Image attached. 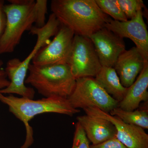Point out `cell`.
Returning <instances> with one entry per match:
<instances>
[{"label":"cell","mask_w":148,"mask_h":148,"mask_svg":"<svg viewBox=\"0 0 148 148\" xmlns=\"http://www.w3.org/2000/svg\"><path fill=\"white\" fill-rule=\"evenodd\" d=\"M3 61L0 60V90L8 87L10 83L5 70L3 68Z\"/></svg>","instance_id":"obj_23"},{"label":"cell","mask_w":148,"mask_h":148,"mask_svg":"<svg viewBox=\"0 0 148 148\" xmlns=\"http://www.w3.org/2000/svg\"><path fill=\"white\" fill-rule=\"evenodd\" d=\"M90 148H127L115 137L96 145H90Z\"/></svg>","instance_id":"obj_21"},{"label":"cell","mask_w":148,"mask_h":148,"mask_svg":"<svg viewBox=\"0 0 148 148\" xmlns=\"http://www.w3.org/2000/svg\"><path fill=\"white\" fill-rule=\"evenodd\" d=\"M94 78L105 91L119 103L123 100L127 88L122 85L114 67H102Z\"/></svg>","instance_id":"obj_15"},{"label":"cell","mask_w":148,"mask_h":148,"mask_svg":"<svg viewBox=\"0 0 148 148\" xmlns=\"http://www.w3.org/2000/svg\"><path fill=\"white\" fill-rule=\"evenodd\" d=\"M36 20L35 27L42 28L45 25L46 14L47 13V0H36L35 1Z\"/></svg>","instance_id":"obj_20"},{"label":"cell","mask_w":148,"mask_h":148,"mask_svg":"<svg viewBox=\"0 0 148 148\" xmlns=\"http://www.w3.org/2000/svg\"><path fill=\"white\" fill-rule=\"evenodd\" d=\"M75 35L72 30L61 24L54 38L39 51L32 64L38 66L68 64Z\"/></svg>","instance_id":"obj_8"},{"label":"cell","mask_w":148,"mask_h":148,"mask_svg":"<svg viewBox=\"0 0 148 148\" xmlns=\"http://www.w3.org/2000/svg\"><path fill=\"white\" fill-rule=\"evenodd\" d=\"M99 8L108 16L116 21H125L128 19L122 10L118 0H95Z\"/></svg>","instance_id":"obj_17"},{"label":"cell","mask_w":148,"mask_h":148,"mask_svg":"<svg viewBox=\"0 0 148 148\" xmlns=\"http://www.w3.org/2000/svg\"><path fill=\"white\" fill-rule=\"evenodd\" d=\"M83 110L86 115L111 122L116 130V137L127 148H148V135L143 128L125 123L119 118L95 107Z\"/></svg>","instance_id":"obj_10"},{"label":"cell","mask_w":148,"mask_h":148,"mask_svg":"<svg viewBox=\"0 0 148 148\" xmlns=\"http://www.w3.org/2000/svg\"><path fill=\"white\" fill-rule=\"evenodd\" d=\"M118 2L128 20L133 18L145 7L142 0H118Z\"/></svg>","instance_id":"obj_18"},{"label":"cell","mask_w":148,"mask_h":148,"mask_svg":"<svg viewBox=\"0 0 148 148\" xmlns=\"http://www.w3.org/2000/svg\"><path fill=\"white\" fill-rule=\"evenodd\" d=\"M61 25L58 19L52 13L42 28L32 27L29 34L36 35L37 37L34 47L23 61L18 58H13L8 61L5 70L10 83L8 87L0 90V93L5 95L17 94L23 98L34 99L35 91L34 88L27 87L25 84L29 65L39 51L50 42L49 38L55 36Z\"/></svg>","instance_id":"obj_3"},{"label":"cell","mask_w":148,"mask_h":148,"mask_svg":"<svg viewBox=\"0 0 148 148\" xmlns=\"http://www.w3.org/2000/svg\"><path fill=\"white\" fill-rule=\"evenodd\" d=\"M105 27L122 38L131 40L148 62V32L143 18V10L136 16L125 21L113 20L110 18Z\"/></svg>","instance_id":"obj_9"},{"label":"cell","mask_w":148,"mask_h":148,"mask_svg":"<svg viewBox=\"0 0 148 148\" xmlns=\"http://www.w3.org/2000/svg\"><path fill=\"white\" fill-rule=\"evenodd\" d=\"M0 101L8 106L9 112L25 126L26 138L20 148H29L34 144V130L29 121L37 115L53 113L72 116L80 112L72 107L68 98L58 96L35 100L0 93Z\"/></svg>","instance_id":"obj_2"},{"label":"cell","mask_w":148,"mask_h":148,"mask_svg":"<svg viewBox=\"0 0 148 148\" xmlns=\"http://www.w3.org/2000/svg\"><path fill=\"white\" fill-rule=\"evenodd\" d=\"M148 62H146L137 79L129 88L118 107L125 111H133L140 107L142 102L148 100Z\"/></svg>","instance_id":"obj_14"},{"label":"cell","mask_w":148,"mask_h":148,"mask_svg":"<svg viewBox=\"0 0 148 148\" xmlns=\"http://www.w3.org/2000/svg\"><path fill=\"white\" fill-rule=\"evenodd\" d=\"M25 84L31 85L45 98L58 96L68 98L76 85L68 64L38 66L31 64Z\"/></svg>","instance_id":"obj_4"},{"label":"cell","mask_w":148,"mask_h":148,"mask_svg":"<svg viewBox=\"0 0 148 148\" xmlns=\"http://www.w3.org/2000/svg\"><path fill=\"white\" fill-rule=\"evenodd\" d=\"M90 143L85 132L78 122L75 124L73 145L71 148H90Z\"/></svg>","instance_id":"obj_19"},{"label":"cell","mask_w":148,"mask_h":148,"mask_svg":"<svg viewBox=\"0 0 148 148\" xmlns=\"http://www.w3.org/2000/svg\"><path fill=\"white\" fill-rule=\"evenodd\" d=\"M109 113L111 115L119 118L127 124L136 125L143 128L148 129V109H137L133 111H125L117 107Z\"/></svg>","instance_id":"obj_16"},{"label":"cell","mask_w":148,"mask_h":148,"mask_svg":"<svg viewBox=\"0 0 148 148\" xmlns=\"http://www.w3.org/2000/svg\"><path fill=\"white\" fill-rule=\"evenodd\" d=\"M4 7L6 23L0 39V54L12 53L24 32L30 31L36 20L34 0H8Z\"/></svg>","instance_id":"obj_5"},{"label":"cell","mask_w":148,"mask_h":148,"mask_svg":"<svg viewBox=\"0 0 148 148\" xmlns=\"http://www.w3.org/2000/svg\"><path fill=\"white\" fill-rule=\"evenodd\" d=\"M91 40L102 67H114L125 49L124 40L106 27L91 35Z\"/></svg>","instance_id":"obj_11"},{"label":"cell","mask_w":148,"mask_h":148,"mask_svg":"<svg viewBox=\"0 0 148 148\" xmlns=\"http://www.w3.org/2000/svg\"><path fill=\"white\" fill-rule=\"evenodd\" d=\"M77 120L92 145H98L116 137L115 127L107 120L86 114L78 116Z\"/></svg>","instance_id":"obj_13"},{"label":"cell","mask_w":148,"mask_h":148,"mask_svg":"<svg viewBox=\"0 0 148 148\" xmlns=\"http://www.w3.org/2000/svg\"><path fill=\"white\" fill-rule=\"evenodd\" d=\"M68 65L76 79L96 76L102 66L89 38L75 35Z\"/></svg>","instance_id":"obj_7"},{"label":"cell","mask_w":148,"mask_h":148,"mask_svg":"<svg viewBox=\"0 0 148 148\" xmlns=\"http://www.w3.org/2000/svg\"><path fill=\"white\" fill-rule=\"evenodd\" d=\"M51 9L61 25L86 38L105 27L110 18L95 0H52Z\"/></svg>","instance_id":"obj_1"},{"label":"cell","mask_w":148,"mask_h":148,"mask_svg":"<svg viewBox=\"0 0 148 148\" xmlns=\"http://www.w3.org/2000/svg\"><path fill=\"white\" fill-rule=\"evenodd\" d=\"M68 99L72 107L76 109L95 107L110 113L118 107L119 102L91 77L77 79L73 91Z\"/></svg>","instance_id":"obj_6"},{"label":"cell","mask_w":148,"mask_h":148,"mask_svg":"<svg viewBox=\"0 0 148 148\" xmlns=\"http://www.w3.org/2000/svg\"><path fill=\"white\" fill-rule=\"evenodd\" d=\"M146 62H148L135 46L119 55L114 68L124 87L128 88L134 82Z\"/></svg>","instance_id":"obj_12"},{"label":"cell","mask_w":148,"mask_h":148,"mask_svg":"<svg viewBox=\"0 0 148 148\" xmlns=\"http://www.w3.org/2000/svg\"><path fill=\"white\" fill-rule=\"evenodd\" d=\"M4 1L0 0V39L4 32L6 23V16L4 10Z\"/></svg>","instance_id":"obj_22"}]
</instances>
